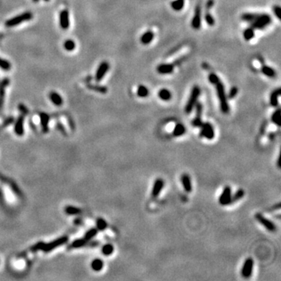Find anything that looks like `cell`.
<instances>
[{"label": "cell", "mask_w": 281, "mask_h": 281, "mask_svg": "<svg viewBox=\"0 0 281 281\" xmlns=\"http://www.w3.org/2000/svg\"><path fill=\"white\" fill-rule=\"evenodd\" d=\"M215 85L216 89L217 96H218L219 100H220V104L221 111L224 114H227L230 112V107L227 102V96L226 95L225 87H224L223 84L220 81H219L217 84H216Z\"/></svg>", "instance_id": "6da1fadb"}, {"label": "cell", "mask_w": 281, "mask_h": 281, "mask_svg": "<svg viewBox=\"0 0 281 281\" xmlns=\"http://www.w3.org/2000/svg\"><path fill=\"white\" fill-rule=\"evenodd\" d=\"M201 93V89L198 85H195L193 86L191 90V92L190 97H189V99H188V102L186 104V106H185V113L189 114L192 112L193 110L194 107L195 106L196 103L198 102V99L199 95H200Z\"/></svg>", "instance_id": "7a4b0ae2"}, {"label": "cell", "mask_w": 281, "mask_h": 281, "mask_svg": "<svg viewBox=\"0 0 281 281\" xmlns=\"http://www.w3.org/2000/svg\"><path fill=\"white\" fill-rule=\"evenodd\" d=\"M272 22V18L268 14H258L255 20L251 23V27L257 30H262L269 26Z\"/></svg>", "instance_id": "3957f363"}, {"label": "cell", "mask_w": 281, "mask_h": 281, "mask_svg": "<svg viewBox=\"0 0 281 281\" xmlns=\"http://www.w3.org/2000/svg\"><path fill=\"white\" fill-rule=\"evenodd\" d=\"M32 13L30 12H26L20 15L15 16V17L11 18L9 20L5 22V26L6 27H15V26L20 24L24 21H28V20L32 19Z\"/></svg>", "instance_id": "277c9868"}, {"label": "cell", "mask_w": 281, "mask_h": 281, "mask_svg": "<svg viewBox=\"0 0 281 281\" xmlns=\"http://www.w3.org/2000/svg\"><path fill=\"white\" fill-rule=\"evenodd\" d=\"M255 218L262 226H263L267 230L270 231V232H275L276 230V226L271 220H269V219L265 218L262 214L261 213H256L255 215Z\"/></svg>", "instance_id": "5b68a950"}, {"label": "cell", "mask_w": 281, "mask_h": 281, "mask_svg": "<svg viewBox=\"0 0 281 281\" xmlns=\"http://www.w3.org/2000/svg\"><path fill=\"white\" fill-rule=\"evenodd\" d=\"M201 132L200 136L205 138L209 140L213 139L215 134H214V129L210 123H202L201 125Z\"/></svg>", "instance_id": "8992f818"}, {"label": "cell", "mask_w": 281, "mask_h": 281, "mask_svg": "<svg viewBox=\"0 0 281 281\" xmlns=\"http://www.w3.org/2000/svg\"><path fill=\"white\" fill-rule=\"evenodd\" d=\"M231 196H232V191H231L230 187L226 186L223 190L222 194L219 198V202L223 206L230 205H231Z\"/></svg>", "instance_id": "52a82bcc"}, {"label": "cell", "mask_w": 281, "mask_h": 281, "mask_svg": "<svg viewBox=\"0 0 281 281\" xmlns=\"http://www.w3.org/2000/svg\"><path fill=\"white\" fill-rule=\"evenodd\" d=\"M254 268V260L251 258H248L244 261L241 269V276L244 278H249L251 276Z\"/></svg>", "instance_id": "ba28073f"}, {"label": "cell", "mask_w": 281, "mask_h": 281, "mask_svg": "<svg viewBox=\"0 0 281 281\" xmlns=\"http://www.w3.org/2000/svg\"><path fill=\"white\" fill-rule=\"evenodd\" d=\"M202 23V8L201 5H197L195 9V15L191 20V27L195 30H198Z\"/></svg>", "instance_id": "9c48e42d"}, {"label": "cell", "mask_w": 281, "mask_h": 281, "mask_svg": "<svg viewBox=\"0 0 281 281\" xmlns=\"http://www.w3.org/2000/svg\"><path fill=\"white\" fill-rule=\"evenodd\" d=\"M109 69V65L107 62H102L98 67V70L96 71L95 74V80L97 81H100L102 78L104 77V76L106 75V74L108 72Z\"/></svg>", "instance_id": "30bf717a"}, {"label": "cell", "mask_w": 281, "mask_h": 281, "mask_svg": "<svg viewBox=\"0 0 281 281\" xmlns=\"http://www.w3.org/2000/svg\"><path fill=\"white\" fill-rule=\"evenodd\" d=\"M164 187V181L161 178H158L155 181L154 184L152 187V196L153 198H157L160 194L161 193L162 190Z\"/></svg>", "instance_id": "8fae6325"}, {"label": "cell", "mask_w": 281, "mask_h": 281, "mask_svg": "<svg viewBox=\"0 0 281 281\" xmlns=\"http://www.w3.org/2000/svg\"><path fill=\"white\" fill-rule=\"evenodd\" d=\"M156 70L160 74H170L174 72V66L173 63H162L157 66Z\"/></svg>", "instance_id": "7c38bea8"}, {"label": "cell", "mask_w": 281, "mask_h": 281, "mask_svg": "<svg viewBox=\"0 0 281 281\" xmlns=\"http://www.w3.org/2000/svg\"><path fill=\"white\" fill-rule=\"evenodd\" d=\"M59 23L60 27L63 29H67L70 26V19H69V13L68 11L64 9L61 11L60 15H59Z\"/></svg>", "instance_id": "4fadbf2b"}, {"label": "cell", "mask_w": 281, "mask_h": 281, "mask_svg": "<svg viewBox=\"0 0 281 281\" xmlns=\"http://www.w3.org/2000/svg\"><path fill=\"white\" fill-rule=\"evenodd\" d=\"M181 183L182 185L184 187V189L186 192L189 193L192 191V184H191V180L190 176L187 174H184L181 177Z\"/></svg>", "instance_id": "5bb4252c"}, {"label": "cell", "mask_w": 281, "mask_h": 281, "mask_svg": "<svg viewBox=\"0 0 281 281\" xmlns=\"http://www.w3.org/2000/svg\"><path fill=\"white\" fill-rule=\"evenodd\" d=\"M154 39V33L152 30H148L145 33H144L141 37V42L143 45H149Z\"/></svg>", "instance_id": "9a60e30c"}, {"label": "cell", "mask_w": 281, "mask_h": 281, "mask_svg": "<svg viewBox=\"0 0 281 281\" xmlns=\"http://www.w3.org/2000/svg\"><path fill=\"white\" fill-rule=\"evenodd\" d=\"M9 83V79H4L0 83V108H2L5 96V88L7 86Z\"/></svg>", "instance_id": "2e32d148"}, {"label": "cell", "mask_w": 281, "mask_h": 281, "mask_svg": "<svg viewBox=\"0 0 281 281\" xmlns=\"http://www.w3.org/2000/svg\"><path fill=\"white\" fill-rule=\"evenodd\" d=\"M49 99L52 101V103L55 104L56 106H59L63 103L62 97H61L57 92H56V91H51L50 93H49Z\"/></svg>", "instance_id": "e0dca14e"}, {"label": "cell", "mask_w": 281, "mask_h": 281, "mask_svg": "<svg viewBox=\"0 0 281 281\" xmlns=\"http://www.w3.org/2000/svg\"><path fill=\"white\" fill-rule=\"evenodd\" d=\"M280 95V88L275 89L272 92L270 95V105L273 107H277L278 106V98Z\"/></svg>", "instance_id": "ac0fdd59"}, {"label": "cell", "mask_w": 281, "mask_h": 281, "mask_svg": "<svg viewBox=\"0 0 281 281\" xmlns=\"http://www.w3.org/2000/svg\"><path fill=\"white\" fill-rule=\"evenodd\" d=\"M261 71L264 75H265L268 77L272 78V77H276V71H275L272 67L266 66V65L265 64H262V66Z\"/></svg>", "instance_id": "d6986e66"}, {"label": "cell", "mask_w": 281, "mask_h": 281, "mask_svg": "<svg viewBox=\"0 0 281 281\" xmlns=\"http://www.w3.org/2000/svg\"><path fill=\"white\" fill-rule=\"evenodd\" d=\"M158 95L160 97V99L163 101H169L172 98V94L170 91H169L167 88H163L160 90L158 93Z\"/></svg>", "instance_id": "ffe728a7"}, {"label": "cell", "mask_w": 281, "mask_h": 281, "mask_svg": "<svg viewBox=\"0 0 281 281\" xmlns=\"http://www.w3.org/2000/svg\"><path fill=\"white\" fill-rule=\"evenodd\" d=\"M186 132V128L183 124H177L174 127V131H173V134L175 137H180L182 136L183 134H184Z\"/></svg>", "instance_id": "44dd1931"}, {"label": "cell", "mask_w": 281, "mask_h": 281, "mask_svg": "<svg viewBox=\"0 0 281 281\" xmlns=\"http://www.w3.org/2000/svg\"><path fill=\"white\" fill-rule=\"evenodd\" d=\"M244 195H245V193H244V191L243 189H238V190L231 196V205L237 202H238L239 200H241V199L244 196Z\"/></svg>", "instance_id": "7402d4cb"}, {"label": "cell", "mask_w": 281, "mask_h": 281, "mask_svg": "<svg viewBox=\"0 0 281 281\" xmlns=\"http://www.w3.org/2000/svg\"><path fill=\"white\" fill-rule=\"evenodd\" d=\"M243 37L246 41H250L255 37V29L251 27H248L244 30Z\"/></svg>", "instance_id": "603a6c76"}, {"label": "cell", "mask_w": 281, "mask_h": 281, "mask_svg": "<svg viewBox=\"0 0 281 281\" xmlns=\"http://www.w3.org/2000/svg\"><path fill=\"white\" fill-rule=\"evenodd\" d=\"M184 0H174L171 2V7L175 11H181L184 6Z\"/></svg>", "instance_id": "cb8c5ba5"}, {"label": "cell", "mask_w": 281, "mask_h": 281, "mask_svg": "<svg viewBox=\"0 0 281 281\" xmlns=\"http://www.w3.org/2000/svg\"><path fill=\"white\" fill-rule=\"evenodd\" d=\"M258 13H245L242 14L241 19L244 21L248 22V23H252L255 20L257 16H258Z\"/></svg>", "instance_id": "d4e9b609"}, {"label": "cell", "mask_w": 281, "mask_h": 281, "mask_svg": "<svg viewBox=\"0 0 281 281\" xmlns=\"http://www.w3.org/2000/svg\"><path fill=\"white\" fill-rule=\"evenodd\" d=\"M271 120L275 125H276L277 127H280V109L279 108L272 113Z\"/></svg>", "instance_id": "484cf974"}, {"label": "cell", "mask_w": 281, "mask_h": 281, "mask_svg": "<svg viewBox=\"0 0 281 281\" xmlns=\"http://www.w3.org/2000/svg\"><path fill=\"white\" fill-rule=\"evenodd\" d=\"M137 95L140 98H145L149 95V91L145 85H139L137 91Z\"/></svg>", "instance_id": "4316f807"}, {"label": "cell", "mask_w": 281, "mask_h": 281, "mask_svg": "<svg viewBox=\"0 0 281 281\" xmlns=\"http://www.w3.org/2000/svg\"><path fill=\"white\" fill-rule=\"evenodd\" d=\"M23 117H20V118L18 119L17 122H16V126H15V131H16V134H19V135H21V134L23 133Z\"/></svg>", "instance_id": "83f0119b"}, {"label": "cell", "mask_w": 281, "mask_h": 281, "mask_svg": "<svg viewBox=\"0 0 281 281\" xmlns=\"http://www.w3.org/2000/svg\"><path fill=\"white\" fill-rule=\"evenodd\" d=\"M66 238H61V239H59V240L56 241L52 242L50 244H48V245H46L45 247V251H50L52 248H54L57 247V246L60 245L61 244L64 243L66 241Z\"/></svg>", "instance_id": "f1b7e54d"}, {"label": "cell", "mask_w": 281, "mask_h": 281, "mask_svg": "<svg viewBox=\"0 0 281 281\" xmlns=\"http://www.w3.org/2000/svg\"><path fill=\"white\" fill-rule=\"evenodd\" d=\"M103 267V262L101 259L96 258L91 262V268L95 271H100Z\"/></svg>", "instance_id": "f546056e"}, {"label": "cell", "mask_w": 281, "mask_h": 281, "mask_svg": "<svg viewBox=\"0 0 281 281\" xmlns=\"http://www.w3.org/2000/svg\"><path fill=\"white\" fill-rule=\"evenodd\" d=\"M88 88L89 89L94 90L95 91H98V92H101L102 94H105L107 92V88L104 86H100V85H92V84H89L88 85Z\"/></svg>", "instance_id": "4dcf8cb0"}, {"label": "cell", "mask_w": 281, "mask_h": 281, "mask_svg": "<svg viewBox=\"0 0 281 281\" xmlns=\"http://www.w3.org/2000/svg\"><path fill=\"white\" fill-rule=\"evenodd\" d=\"M205 20L206 23L210 26V27H213L215 24V20H214V18H213V15L209 13V11H206L205 14Z\"/></svg>", "instance_id": "1f68e13d"}, {"label": "cell", "mask_w": 281, "mask_h": 281, "mask_svg": "<svg viewBox=\"0 0 281 281\" xmlns=\"http://www.w3.org/2000/svg\"><path fill=\"white\" fill-rule=\"evenodd\" d=\"M113 250H114L113 246L112 245V244H109L104 245L102 249V253H103L105 255H110L113 252Z\"/></svg>", "instance_id": "d6a6232c"}, {"label": "cell", "mask_w": 281, "mask_h": 281, "mask_svg": "<svg viewBox=\"0 0 281 281\" xmlns=\"http://www.w3.org/2000/svg\"><path fill=\"white\" fill-rule=\"evenodd\" d=\"M76 44L73 40H66L64 42V48L67 51H73L75 48Z\"/></svg>", "instance_id": "836d02e7"}, {"label": "cell", "mask_w": 281, "mask_h": 281, "mask_svg": "<svg viewBox=\"0 0 281 281\" xmlns=\"http://www.w3.org/2000/svg\"><path fill=\"white\" fill-rule=\"evenodd\" d=\"M208 78H209V82L211 83L212 84H214V85H215L216 84H217V83H218L219 81H220V79L219 78L218 76H217L216 74H215V73H213V72L210 73L209 75V77H208Z\"/></svg>", "instance_id": "e575fe53"}, {"label": "cell", "mask_w": 281, "mask_h": 281, "mask_svg": "<svg viewBox=\"0 0 281 281\" xmlns=\"http://www.w3.org/2000/svg\"><path fill=\"white\" fill-rule=\"evenodd\" d=\"M48 120H49V117H48V115L45 114V113H41V124H42V127H43V129L45 130V131L47 130V124H48Z\"/></svg>", "instance_id": "d590c367"}, {"label": "cell", "mask_w": 281, "mask_h": 281, "mask_svg": "<svg viewBox=\"0 0 281 281\" xmlns=\"http://www.w3.org/2000/svg\"><path fill=\"white\" fill-rule=\"evenodd\" d=\"M10 63L5 59L0 58V67L4 70H9L10 69Z\"/></svg>", "instance_id": "8d00e7d4"}, {"label": "cell", "mask_w": 281, "mask_h": 281, "mask_svg": "<svg viewBox=\"0 0 281 281\" xmlns=\"http://www.w3.org/2000/svg\"><path fill=\"white\" fill-rule=\"evenodd\" d=\"M97 227H98L99 230H104L107 227V223L103 219H99V220H97Z\"/></svg>", "instance_id": "74e56055"}, {"label": "cell", "mask_w": 281, "mask_h": 281, "mask_svg": "<svg viewBox=\"0 0 281 281\" xmlns=\"http://www.w3.org/2000/svg\"><path fill=\"white\" fill-rule=\"evenodd\" d=\"M237 93H238V88L235 86L232 87V88L230 89L229 93H228V95H227V99H234V98L236 97V95H237Z\"/></svg>", "instance_id": "f35d334b"}, {"label": "cell", "mask_w": 281, "mask_h": 281, "mask_svg": "<svg viewBox=\"0 0 281 281\" xmlns=\"http://www.w3.org/2000/svg\"><path fill=\"white\" fill-rule=\"evenodd\" d=\"M183 47H184V44H181V45H177L176 47H174V48H173L172 49H171V50L170 51V52H167V57H168V56H172V55H174V53H176L177 52H178L179 50H181V49L183 48Z\"/></svg>", "instance_id": "ab89813d"}, {"label": "cell", "mask_w": 281, "mask_h": 281, "mask_svg": "<svg viewBox=\"0 0 281 281\" xmlns=\"http://www.w3.org/2000/svg\"><path fill=\"white\" fill-rule=\"evenodd\" d=\"M274 14L276 15V17L278 18V20H281V8L279 5H274L272 8Z\"/></svg>", "instance_id": "60d3db41"}, {"label": "cell", "mask_w": 281, "mask_h": 281, "mask_svg": "<svg viewBox=\"0 0 281 281\" xmlns=\"http://www.w3.org/2000/svg\"><path fill=\"white\" fill-rule=\"evenodd\" d=\"M186 59H187V56H186V55H184V56H181V57L177 58V59L175 61H174V63H173V65H174V66H180V65H181V63H182L183 62H184V61Z\"/></svg>", "instance_id": "b9f144b4"}, {"label": "cell", "mask_w": 281, "mask_h": 281, "mask_svg": "<svg viewBox=\"0 0 281 281\" xmlns=\"http://www.w3.org/2000/svg\"><path fill=\"white\" fill-rule=\"evenodd\" d=\"M66 213H68V214H77V213H80V210L77 208H74V207H67L66 209Z\"/></svg>", "instance_id": "7bdbcfd3"}, {"label": "cell", "mask_w": 281, "mask_h": 281, "mask_svg": "<svg viewBox=\"0 0 281 281\" xmlns=\"http://www.w3.org/2000/svg\"><path fill=\"white\" fill-rule=\"evenodd\" d=\"M96 234H97V230L96 229L91 230L90 231H88V234H87L86 236H85V239H86V240H89V239H91V237H93L95 236V235Z\"/></svg>", "instance_id": "ee69618b"}, {"label": "cell", "mask_w": 281, "mask_h": 281, "mask_svg": "<svg viewBox=\"0 0 281 281\" xmlns=\"http://www.w3.org/2000/svg\"><path fill=\"white\" fill-rule=\"evenodd\" d=\"M214 5V0H208L207 2L205 3V9L209 11Z\"/></svg>", "instance_id": "f6af8a7d"}, {"label": "cell", "mask_w": 281, "mask_h": 281, "mask_svg": "<svg viewBox=\"0 0 281 281\" xmlns=\"http://www.w3.org/2000/svg\"><path fill=\"white\" fill-rule=\"evenodd\" d=\"M84 241L83 240L76 241L75 242H74V243H73V247H75V248L81 247V246L84 245Z\"/></svg>", "instance_id": "bcb514c9"}, {"label": "cell", "mask_w": 281, "mask_h": 281, "mask_svg": "<svg viewBox=\"0 0 281 281\" xmlns=\"http://www.w3.org/2000/svg\"><path fill=\"white\" fill-rule=\"evenodd\" d=\"M257 58H258V60L259 61L260 63H261L262 65V64H265V61H264V59H263V58H262V56H257Z\"/></svg>", "instance_id": "7dc6e473"}, {"label": "cell", "mask_w": 281, "mask_h": 281, "mask_svg": "<svg viewBox=\"0 0 281 281\" xmlns=\"http://www.w3.org/2000/svg\"><path fill=\"white\" fill-rule=\"evenodd\" d=\"M202 67L205 69V70H210V66H209V65L208 64V63H202Z\"/></svg>", "instance_id": "c3c4849f"}, {"label": "cell", "mask_w": 281, "mask_h": 281, "mask_svg": "<svg viewBox=\"0 0 281 281\" xmlns=\"http://www.w3.org/2000/svg\"><path fill=\"white\" fill-rule=\"evenodd\" d=\"M33 2H38V1H39V0H32Z\"/></svg>", "instance_id": "681fc988"}]
</instances>
